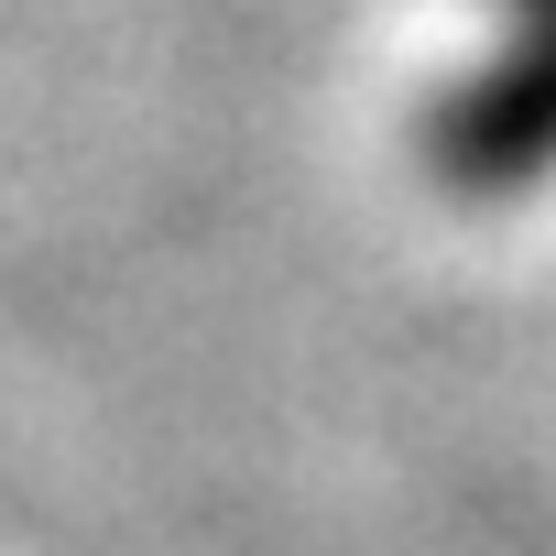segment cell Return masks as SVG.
I'll list each match as a JSON object with an SVG mask.
<instances>
[{"mask_svg":"<svg viewBox=\"0 0 556 556\" xmlns=\"http://www.w3.org/2000/svg\"><path fill=\"white\" fill-rule=\"evenodd\" d=\"M491 55L426 99V175L458 197H523L556 175V0H491Z\"/></svg>","mask_w":556,"mask_h":556,"instance_id":"6da1fadb","label":"cell"}]
</instances>
